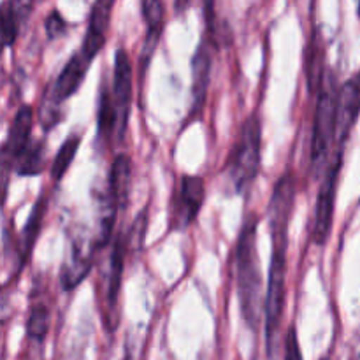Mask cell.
Wrapping results in <instances>:
<instances>
[{
    "instance_id": "cell-16",
    "label": "cell",
    "mask_w": 360,
    "mask_h": 360,
    "mask_svg": "<svg viewBox=\"0 0 360 360\" xmlns=\"http://www.w3.org/2000/svg\"><path fill=\"white\" fill-rule=\"evenodd\" d=\"M130 179H132V160L127 153L116 155L111 164L108 181V193L116 204L118 210H125L129 204L130 193Z\"/></svg>"
},
{
    "instance_id": "cell-25",
    "label": "cell",
    "mask_w": 360,
    "mask_h": 360,
    "mask_svg": "<svg viewBox=\"0 0 360 360\" xmlns=\"http://www.w3.org/2000/svg\"><path fill=\"white\" fill-rule=\"evenodd\" d=\"M44 28L46 34H48L49 39H58L60 35H63L67 32V21L65 18L62 16L58 9H53L51 13L46 16L44 20Z\"/></svg>"
},
{
    "instance_id": "cell-4",
    "label": "cell",
    "mask_w": 360,
    "mask_h": 360,
    "mask_svg": "<svg viewBox=\"0 0 360 360\" xmlns=\"http://www.w3.org/2000/svg\"><path fill=\"white\" fill-rule=\"evenodd\" d=\"M262 122L257 112L248 115L239 129L236 143L225 162V172L236 192H245L252 186L260 171L262 160Z\"/></svg>"
},
{
    "instance_id": "cell-24",
    "label": "cell",
    "mask_w": 360,
    "mask_h": 360,
    "mask_svg": "<svg viewBox=\"0 0 360 360\" xmlns=\"http://www.w3.org/2000/svg\"><path fill=\"white\" fill-rule=\"evenodd\" d=\"M146 229H148V207L137 214L136 220H134L132 225H130L129 232L125 234V245H127V253H129V255H136V253L143 248Z\"/></svg>"
},
{
    "instance_id": "cell-12",
    "label": "cell",
    "mask_w": 360,
    "mask_h": 360,
    "mask_svg": "<svg viewBox=\"0 0 360 360\" xmlns=\"http://www.w3.org/2000/svg\"><path fill=\"white\" fill-rule=\"evenodd\" d=\"M115 2L111 0H98L91 6L90 16H88V28L86 35L83 39L79 51L83 53L84 58L94 62L95 55L102 49L108 35L109 23H111V13Z\"/></svg>"
},
{
    "instance_id": "cell-18",
    "label": "cell",
    "mask_w": 360,
    "mask_h": 360,
    "mask_svg": "<svg viewBox=\"0 0 360 360\" xmlns=\"http://www.w3.org/2000/svg\"><path fill=\"white\" fill-rule=\"evenodd\" d=\"M32 9H34V4L30 2L2 4V7H0V28H2V42L6 48L14 44L21 25L25 23L27 16H30Z\"/></svg>"
},
{
    "instance_id": "cell-13",
    "label": "cell",
    "mask_w": 360,
    "mask_h": 360,
    "mask_svg": "<svg viewBox=\"0 0 360 360\" xmlns=\"http://www.w3.org/2000/svg\"><path fill=\"white\" fill-rule=\"evenodd\" d=\"M211 65H213V58H211L210 42L202 39L199 48L195 49V55L192 58V115L195 116L197 112L202 111L204 104L207 98V90H210L211 83Z\"/></svg>"
},
{
    "instance_id": "cell-17",
    "label": "cell",
    "mask_w": 360,
    "mask_h": 360,
    "mask_svg": "<svg viewBox=\"0 0 360 360\" xmlns=\"http://www.w3.org/2000/svg\"><path fill=\"white\" fill-rule=\"evenodd\" d=\"M46 207H48V200H46V197L41 193L37 199V202H35L34 207H32L30 217H28L27 224H25L23 231H21V234H20V241H18L20 271L23 269L25 264L30 260V253H32V250H34L35 241H37L39 232H41L42 220H44Z\"/></svg>"
},
{
    "instance_id": "cell-14",
    "label": "cell",
    "mask_w": 360,
    "mask_h": 360,
    "mask_svg": "<svg viewBox=\"0 0 360 360\" xmlns=\"http://www.w3.org/2000/svg\"><path fill=\"white\" fill-rule=\"evenodd\" d=\"M143 9L144 23H146V35H144L143 49H141L139 56V69L141 72H146L150 60L153 56L155 49H157L158 39H160L162 30H164V20H165V7L164 4L158 0H144L141 4Z\"/></svg>"
},
{
    "instance_id": "cell-29",
    "label": "cell",
    "mask_w": 360,
    "mask_h": 360,
    "mask_svg": "<svg viewBox=\"0 0 360 360\" xmlns=\"http://www.w3.org/2000/svg\"><path fill=\"white\" fill-rule=\"evenodd\" d=\"M200 360H207L206 357H204V355H202V357H200Z\"/></svg>"
},
{
    "instance_id": "cell-15",
    "label": "cell",
    "mask_w": 360,
    "mask_h": 360,
    "mask_svg": "<svg viewBox=\"0 0 360 360\" xmlns=\"http://www.w3.org/2000/svg\"><path fill=\"white\" fill-rule=\"evenodd\" d=\"M304 70H306V83L311 95H319L322 88L323 79H326V44H323V35L320 32V27H315L309 35L308 46H306V58H304Z\"/></svg>"
},
{
    "instance_id": "cell-1",
    "label": "cell",
    "mask_w": 360,
    "mask_h": 360,
    "mask_svg": "<svg viewBox=\"0 0 360 360\" xmlns=\"http://www.w3.org/2000/svg\"><path fill=\"white\" fill-rule=\"evenodd\" d=\"M295 206V178L290 171L280 176L267 204L271 229V262L267 276L266 306V348L269 359H276L281 348V320L287 295V253L288 224Z\"/></svg>"
},
{
    "instance_id": "cell-28",
    "label": "cell",
    "mask_w": 360,
    "mask_h": 360,
    "mask_svg": "<svg viewBox=\"0 0 360 360\" xmlns=\"http://www.w3.org/2000/svg\"><path fill=\"white\" fill-rule=\"evenodd\" d=\"M320 360H330L329 357H323V359H320Z\"/></svg>"
},
{
    "instance_id": "cell-6",
    "label": "cell",
    "mask_w": 360,
    "mask_h": 360,
    "mask_svg": "<svg viewBox=\"0 0 360 360\" xmlns=\"http://www.w3.org/2000/svg\"><path fill=\"white\" fill-rule=\"evenodd\" d=\"M343 151L334 150L333 158L323 172L322 185H320L319 197H316L315 206V221H313L311 238L313 243L323 246L329 239L330 231H333V218H334V204H336V190L338 178H340L341 164H343Z\"/></svg>"
},
{
    "instance_id": "cell-5",
    "label": "cell",
    "mask_w": 360,
    "mask_h": 360,
    "mask_svg": "<svg viewBox=\"0 0 360 360\" xmlns=\"http://www.w3.org/2000/svg\"><path fill=\"white\" fill-rule=\"evenodd\" d=\"M206 200V185L200 176L183 174L174 186L169 207V229L185 231L199 217Z\"/></svg>"
},
{
    "instance_id": "cell-2",
    "label": "cell",
    "mask_w": 360,
    "mask_h": 360,
    "mask_svg": "<svg viewBox=\"0 0 360 360\" xmlns=\"http://www.w3.org/2000/svg\"><path fill=\"white\" fill-rule=\"evenodd\" d=\"M259 214L250 213L243 221L241 232L236 246V271H238V297L241 316L250 330H259L262 320L266 295H264V278L260 267L259 250H257V231Z\"/></svg>"
},
{
    "instance_id": "cell-7",
    "label": "cell",
    "mask_w": 360,
    "mask_h": 360,
    "mask_svg": "<svg viewBox=\"0 0 360 360\" xmlns=\"http://www.w3.org/2000/svg\"><path fill=\"white\" fill-rule=\"evenodd\" d=\"M127 245H125V234L120 232L112 241V252L109 257V271L108 280H105V295H104V311H102V319H104V326L109 333H115L118 327V299H120V288H122V278L123 269H125L127 260Z\"/></svg>"
},
{
    "instance_id": "cell-10",
    "label": "cell",
    "mask_w": 360,
    "mask_h": 360,
    "mask_svg": "<svg viewBox=\"0 0 360 360\" xmlns=\"http://www.w3.org/2000/svg\"><path fill=\"white\" fill-rule=\"evenodd\" d=\"M32 123H34V108L30 104H21L18 111L14 112L13 123L7 132L6 143L2 146V165H4V185L7 193V172L11 167L14 169V162L20 158L25 148L30 144Z\"/></svg>"
},
{
    "instance_id": "cell-27",
    "label": "cell",
    "mask_w": 360,
    "mask_h": 360,
    "mask_svg": "<svg viewBox=\"0 0 360 360\" xmlns=\"http://www.w3.org/2000/svg\"><path fill=\"white\" fill-rule=\"evenodd\" d=\"M25 360H41V357H39V355H34V354H30V355H28V357L25 359Z\"/></svg>"
},
{
    "instance_id": "cell-20",
    "label": "cell",
    "mask_w": 360,
    "mask_h": 360,
    "mask_svg": "<svg viewBox=\"0 0 360 360\" xmlns=\"http://www.w3.org/2000/svg\"><path fill=\"white\" fill-rule=\"evenodd\" d=\"M44 167V141L32 139L23 153L14 162V171L20 176H35Z\"/></svg>"
},
{
    "instance_id": "cell-8",
    "label": "cell",
    "mask_w": 360,
    "mask_h": 360,
    "mask_svg": "<svg viewBox=\"0 0 360 360\" xmlns=\"http://www.w3.org/2000/svg\"><path fill=\"white\" fill-rule=\"evenodd\" d=\"M95 250H97V241L95 238H88L86 232L72 236L69 243V253L60 271V285L63 290H72L88 276L94 264Z\"/></svg>"
},
{
    "instance_id": "cell-26",
    "label": "cell",
    "mask_w": 360,
    "mask_h": 360,
    "mask_svg": "<svg viewBox=\"0 0 360 360\" xmlns=\"http://www.w3.org/2000/svg\"><path fill=\"white\" fill-rule=\"evenodd\" d=\"M283 354L285 360H302V352L301 345H299L297 340V329L295 326H290L287 330V336H285L283 341Z\"/></svg>"
},
{
    "instance_id": "cell-30",
    "label": "cell",
    "mask_w": 360,
    "mask_h": 360,
    "mask_svg": "<svg viewBox=\"0 0 360 360\" xmlns=\"http://www.w3.org/2000/svg\"><path fill=\"white\" fill-rule=\"evenodd\" d=\"M359 14H360V4H359Z\"/></svg>"
},
{
    "instance_id": "cell-23",
    "label": "cell",
    "mask_w": 360,
    "mask_h": 360,
    "mask_svg": "<svg viewBox=\"0 0 360 360\" xmlns=\"http://www.w3.org/2000/svg\"><path fill=\"white\" fill-rule=\"evenodd\" d=\"M204 14H206V25L207 32H210L211 44L224 46L232 41V30L231 25L225 18H220L217 13V6L213 2H207L204 6Z\"/></svg>"
},
{
    "instance_id": "cell-9",
    "label": "cell",
    "mask_w": 360,
    "mask_h": 360,
    "mask_svg": "<svg viewBox=\"0 0 360 360\" xmlns=\"http://www.w3.org/2000/svg\"><path fill=\"white\" fill-rule=\"evenodd\" d=\"M112 102H115L116 115H118V143L125 137L129 125L130 102H132V62L125 48H118L115 53V65H112Z\"/></svg>"
},
{
    "instance_id": "cell-11",
    "label": "cell",
    "mask_w": 360,
    "mask_h": 360,
    "mask_svg": "<svg viewBox=\"0 0 360 360\" xmlns=\"http://www.w3.org/2000/svg\"><path fill=\"white\" fill-rule=\"evenodd\" d=\"M360 115V70L348 77L340 86L338 94V115H336V148L345 150L352 129Z\"/></svg>"
},
{
    "instance_id": "cell-21",
    "label": "cell",
    "mask_w": 360,
    "mask_h": 360,
    "mask_svg": "<svg viewBox=\"0 0 360 360\" xmlns=\"http://www.w3.org/2000/svg\"><path fill=\"white\" fill-rule=\"evenodd\" d=\"M79 144H81L79 134H70V136H67L65 141L60 144L58 151H56L55 158H53V164H51V179L53 181L58 183L60 179L65 176V172L69 171L70 164H72L74 157H76Z\"/></svg>"
},
{
    "instance_id": "cell-19",
    "label": "cell",
    "mask_w": 360,
    "mask_h": 360,
    "mask_svg": "<svg viewBox=\"0 0 360 360\" xmlns=\"http://www.w3.org/2000/svg\"><path fill=\"white\" fill-rule=\"evenodd\" d=\"M97 129L98 137L102 141H111L118 136V115H116L112 94L108 86H102L98 95V109H97Z\"/></svg>"
},
{
    "instance_id": "cell-22",
    "label": "cell",
    "mask_w": 360,
    "mask_h": 360,
    "mask_svg": "<svg viewBox=\"0 0 360 360\" xmlns=\"http://www.w3.org/2000/svg\"><path fill=\"white\" fill-rule=\"evenodd\" d=\"M49 309L42 301L32 302L27 319V338L32 343H42L49 330Z\"/></svg>"
},
{
    "instance_id": "cell-3",
    "label": "cell",
    "mask_w": 360,
    "mask_h": 360,
    "mask_svg": "<svg viewBox=\"0 0 360 360\" xmlns=\"http://www.w3.org/2000/svg\"><path fill=\"white\" fill-rule=\"evenodd\" d=\"M338 79L334 70H327L322 88L316 95L315 118H313L311 151L309 162L315 174L326 172L329 165L330 150L336 148V115H338Z\"/></svg>"
}]
</instances>
